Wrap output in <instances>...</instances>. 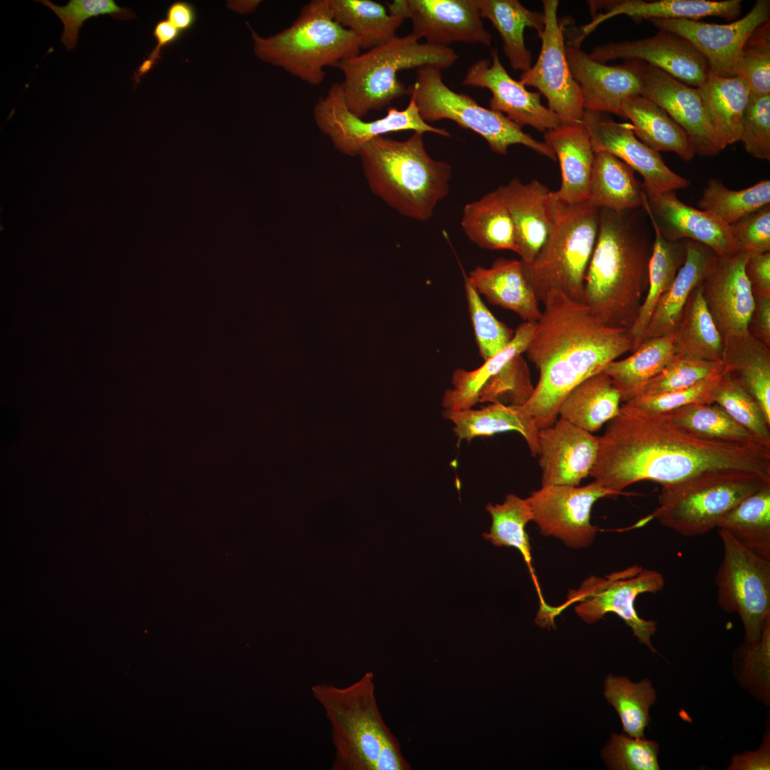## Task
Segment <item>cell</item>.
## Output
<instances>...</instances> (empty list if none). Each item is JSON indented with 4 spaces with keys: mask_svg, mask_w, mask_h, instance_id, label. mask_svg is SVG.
Masks as SVG:
<instances>
[{
    "mask_svg": "<svg viewBox=\"0 0 770 770\" xmlns=\"http://www.w3.org/2000/svg\"><path fill=\"white\" fill-rule=\"evenodd\" d=\"M734 471L770 478V446L697 436L665 413L624 403L599 437L590 476L617 496L639 481L667 488L704 475Z\"/></svg>",
    "mask_w": 770,
    "mask_h": 770,
    "instance_id": "obj_1",
    "label": "cell"
},
{
    "mask_svg": "<svg viewBox=\"0 0 770 770\" xmlns=\"http://www.w3.org/2000/svg\"><path fill=\"white\" fill-rule=\"evenodd\" d=\"M525 351L539 379L523 404L539 429L552 426L568 394L612 361L633 351L630 329L603 324L583 302L551 291Z\"/></svg>",
    "mask_w": 770,
    "mask_h": 770,
    "instance_id": "obj_2",
    "label": "cell"
},
{
    "mask_svg": "<svg viewBox=\"0 0 770 770\" xmlns=\"http://www.w3.org/2000/svg\"><path fill=\"white\" fill-rule=\"evenodd\" d=\"M637 210L617 212L600 208L598 233L585 276L583 303L610 327H632L648 287L654 237Z\"/></svg>",
    "mask_w": 770,
    "mask_h": 770,
    "instance_id": "obj_3",
    "label": "cell"
},
{
    "mask_svg": "<svg viewBox=\"0 0 770 770\" xmlns=\"http://www.w3.org/2000/svg\"><path fill=\"white\" fill-rule=\"evenodd\" d=\"M374 675L365 672L343 687L316 684L314 698L331 727V770H410L400 744L385 724L375 696Z\"/></svg>",
    "mask_w": 770,
    "mask_h": 770,
    "instance_id": "obj_4",
    "label": "cell"
},
{
    "mask_svg": "<svg viewBox=\"0 0 770 770\" xmlns=\"http://www.w3.org/2000/svg\"><path fill=\"white\" fill-rule=\"evenodd\" d=\"M423 135L414 132L402 141L379 136L366 143L358 155L372 192L401 215L419 221L433 215L449 192L452 175L451 164L426 152Z\"/></svg>",
    "mask_w": 770,
    "mask_h": 770,
    "instance_id": "obj_5",
    "label": "cell"
},
{
    "mask_svg": "<svg viewBox=\"0 0 770 770\" xmlns=\"http://www.w3.org/2000/svg\"><path fill=\"white\" fill-rule=\"evenodd\" d=\"M550 226L535 260L523 262L538 299L551 291L583 302L585 276L595 246L600 208L590 201L569 204L550 192ZM522 261V260H521Z\"/></svg>",
    "mask_w": 770,
    "mask_h": 770,
    "instance_id": "obj_6",
    "label": "cell"
},
{
    "mask_svg": "<svg viewBox=\"0 0 770 770\" xmlns=\"http://www.w3.org/2000/svg\"><path fill=\"white\" fill-rule=\"evenodd\" d=\"M251 29L255 55L312 86L325 78L324 68L360 53L357 36L332 16L329 0H312L288 28L262 37Z\"/></svg>",
    "mask_w": 770,
    "mask_h": 770,
    "instance_id": "obj_7",
    "label": "cell"
},
{
    "mask_svg": "<svg viewBox=\"0 0 770 770\" xmlns=\"http://www.w3.org/2000/svg\"><path fill=\"white\" fill-rule=\"evenodd\" d=\"M458 54L449 46L420 43L409 34L341 61L337 68L344 74L345 103L349 111L363 119L369 112L380 111L392 101L409 95L399 72L424 66L440 70L453 66Z\"/></svg>",
    "mask_w": 770,
    "mask_h": 770,
    "instance_id": "obj_8",
    "label": "cell"
},
{
    "mask_svg": "<svg viewBox=\"0 0 770 770\" xmlns=\"http://www.w3.org/2000/svg\"><path fill=\"white\" fill-rule=\"evenodd\" d=\"M766 483L770 478L747 472L702 476L662 488L659 506L648 518L684 536L703 535L717 528L731 510Z\"/></svg>",
    "mask_w": 770,
    "mask_h": 770,
    "instance_id": "obj_9",
    "label": "cell"
},
{
    "mask_svg": "<svg viewBox=\"0 0 770 770\" xmlns=\"http://www.w3.org/2000/svg\"><path fill=\"white\" fill-rule=\"evenodd\" d=\"M441 70L424 66L416 69L415 83L409 87L421 118L427 122L441 119L454 121L483 138L490 149L505 155L509 146L523 145L535 153L555 160L552 149L523 131L522 128L504 114L486 108L468 95L457 93L443 81Z\"/></svg>",
    "mask_w": 770,
    "mask_h": 770,
    "instance_id": "obj_10",
    "label": "cell"
},
{
    "mask_svg": "<svg viewBox=\"0 0 770 770\" xmlns=\"http://www.w3.org/2000/svg\"><path fill=\"white\" fill-rule=\"evenodd\" d=\"M664 586V576L658 571L634 565L611 573L605 578L590 577L578 590L569 592L562 605L550 607L548 618H553L571 604L578 602L575 612L587 623L602 619L607 613L616 614L632 629L640 643L656 652L651 637L656 632V623L640 617L635 610L638 595L657 593Z\"/></svg>",
    "mask_w": 770,
    "mask_h": 770,
    "instance_id": "obj_11",
    "label": "cell"
},
{
    "mask_svg": "<svg viewBox=\"0 0 770 770\" xmlns=\"http://www.w3.org/2000/svg\"><path fill=\"white\" fill-rule=\"evenodd\" d=\"M723 558L715 576L717 601L722 610L741 620L745 642H757L770 622V560L750 551L727 531L719 529Z\"/></svg>",
    "mask_w": 770,
    "mask_h": 770,
    "instance_id": "obj_12",
    "label": "cell"
},
{
    "mask_svg": "<svg viewBox=\"0 0 770 770\" xmlns=\"http://www.w3.org/2000/svg\"><path fill=\"white\" fill-rule=\"evenodd\" d=\"M312 113L319 129L330 139L337 150L349 156L358 155L370 140L392 132L414 130L451 136L445 128L432 126L421 118L411 96L405 109L391 107L383 118L365 121L348 108L342 82L331 85L327 93L314 104Z\"/></svg>",
    "mask_w": 770,
    "mask_h": 770,
    "instance_id": "obj_13",
    "label": "cell"
},
{
    "mask_svg": "<svg viewBox=\"0 0 770 770\" xmlns=\"http://www.w3.org/2000/svg\"><path fill=\"white\" fill-rule=\"evenodd\" d=\"M544 29L538 37L541 49L533 66L522 72L519 81L536 88L548 108L565 124L582 123L585 110L579 86L572 76L565 56L563 25L558 20V0L542 1Z\"/></svg>",
    "mask_w": 770,
    "mask_h": 770,
    "instance_id": "obj_14",
    "label": "cell"
},
{
    "mask_svg": "<svg viewBox=\"0 0 770 770\" xmlns=\"http://www.w3.org/2000/svg\"><path fill=\"white\" fill-rule=\"evenodd\" d=\"M615 495L595 481L584 486H542L528 498L533 519L544 535L560 539L571 548L588 546L597 528L590 523L593 504L600 498Z\"/></svg>",
    "mask_w": 770,
    "mask_h": 770,
    "instance_id": "obj_15",
    "label": "cell"
},
{
    "mask_svg": "<svg viewBox=\"0 0 770 770\" xmlns=\"http://www.w3.org/2000/svg\"><path fill=\"white\" fill-rule=\"evenodd\" d=\"M770 1L757 0L742 18L718 24L691 19H650L659 30L676 34L690 42L707 59L711 73L737 76L742 48L761 24L769 21Z\"/></svg>",
    "mask_w": 770,
    "mask_h": 770,
    "instance_id": "obj_16",
    "label": "cell"
},
{
    "mask_svg": "<svg viewBox=\"0 0 770 770\" xmlns=\"http://www.w3.org/2000/svg\"><path fill=\"white\" fill-rule=\"evenodd\" d=\"M389 12L412 21L411 34L426 43L448 46L455 42L490 46L492 37L485 28L476 0H394Z\"/></svg>",
    "mask_w": 770,
    "mask_h": 770,
    "instance_id": "obj_17",
    "label": "cell"
},
{
    "mask_svg": "<svg viewBox=\"0 0 770 770\" xmlns=\"http://www.w3.org/2000/svg\"><path fill=\"white\" fill-rule=\"evenodd\" d=\"M582 123L594 151L607 152L639 173L643 178L645 190L675 191L690 185L689 180L666 165L659 152L636 137L631 124L616 123L602 113L588 110H585Z\"/></svg>",
    "mask_w": 770,
    "mask_h": 770,
    "instance_id": "obj_18",
    "label": "cell"
},
{
    "mask_svg": "<svg viewBox=\"0 0 770 770\" xmlns=\"http://www.w3.org/2000/svg\"><path fill=\"white\" fill-rule=\"evenodd\" d=\"M589 56L603 63L617 58L646 61L695 88L700 86L710 73L706 58L690 42L662 30L645 38L597 46Z\"/></svg>",
    "mask_w": 770,
    "mask_h": 770,
    "instance_id": "obj_19",
    "label": "cell"
},
{
    "mask_svg": "<svg viewBox=\"0 0 770 770\" xmlns=\"http://www.w3.org/2000/svg\"><path fill=\"white\" fill-rule=\"evenodd\" d=\"M491 56L492 62L479 59L468 68L462 85L489 90L490 109L504 114L521 128L530 125L545 132L564 125L557 114L541 103L539 92L528 91L508 73L496 48L491 49Z\"/></svg>",
    "mask_w": 770,
    "mask_h": 770,
    "instance_id": "obj_20",
    "label": "cell"
},
{
    "mask_svg": "<svg viewBox=\"0 0 770 770\" xmlns=\"http://www.w3.org/2000/svg\"><path fill=\"white\" fill-rule=\"evenodd\" d=\"M643 190L642 208L667 240L695 241L707 246L718 256H730L740 252L731 225L685 204L675 191Z\"/></svg>",
    "mask_w": 770,
    "mask_h": 770,
    "instance_id": "obj_21",
    "label": "cell"
},
{
    "mask_svg": "<svg viewBox=\"0 0 770 770\" xmlns=\"http://www.w3.org/2000/svg\"><path fill=\"white\" fill-rule=\"evenodd\" d=\"M565 56L573 78L579 86L584 110L621 115L623 103L641 93L640 61L611 66L597 61L571 42Z\"/></svg>",
    "mask_w": 770,
    "mask_h": 770,
    "instance_id": "obj_22",
    "label": "cell"
},
{
    "mask_svg": "<svg viewBox=\"0 0 770 770\" xmlns=\"http://www.w3.org/2000/svg\"><path fill=\"white\" fill-rule=\"evenodd\" d=\"M749 257L741 251L730 256L717 255L700 284L707 307L722 337L748 332L754 305L745 273Z\"/></svg>",
    "mask_w": 770,
    "mask_h": 770,
    "instance_id": "obj_23",
    "label": "cell"
},
{
    "mask_svg": "<svg viewBox=\"0 0 770 770\" xmlns=\"http://www.w3.org/2000/svg\"><path fill=\"white\" fill-rule=\"evenodd\" d=\"M641 80L640 96L657 103L685 131L696 154L712 157L722 151L707 120L697 88L643 63Z\"/></svg>",
    "mask_w": 770,
    "mask_h": 770,
    "instance_id": "obj_24",
    "label": "cell"
},
{
    "mask_svg": "<svg viewBox=\"0 0 770 770\" xmlns=\"http://www.w3.org/2000/svg\"><path fill=\"white\" fill-rule=\"evenodd\" d=\"M599 437L560 418L539 431L542 486H578L595 463Z\"/></svg>",
    "mask_w": 770,
    "mask_h": 770,
    "instance_id": "obj_25",
    "label": "cell"
},
{
    "mask_svg": "<svg viewBox=\"0 0 770 770\" xmlns=\"http://www.w3.org/2000/svg\"><path fill=\"white\" fill-rule=\"evenodd\" d=\"M510 212L516 238V251L523 262H533L549 233L550 192L537 180L524 183L513 178L498 188Z\"/></svg>",
    "mask_w": 770,
    "mask_h": 770,
    "instance_id": "obj_26",
    "label": "cell"
},
{
    "mask_svg": "<svg viewBox=\"0 0 770 770\" xmlns=\"http://www.w3.org/2000/svg\"><path fill=\"white\" fill-rule=\"evenodd\" d=\"M544 138L560 166L561 185L555 195L569 204L589 201L595 151L585 125L565 124L545 131Z\"/></svg>",
    "mask_w": 770,
    "mask_h": 770,
    "instance_id": "obj_27",
    "label": "cell"
},
{
    "mask_svg": "<svg viewBox=\"0 0 770 770\" xmlns=\"http://www.w3.org/2000/svg\"><path fill=\"white\" fill-rule=\"evenodd\" d=\"M467 279L479 294L524 322L535 323L540 319V302L526 279L521 260L498 258L490 267H476Z\"/></svg>",
    "mask_w": 770,
    "mask_h": 770,
    "instance_id": "obj_28",
    "label": "cell"
},
{
    "mask_svg": "<svg viewBox=\"0 0 770 770\" xmlns=\"http://www.w3.org/2000/svg\"><path fill=\"white\" fill-rule=\"evenodd\" d=\"M607 11L593 18L583 27L578 39L582 41L600 24L618 15H626L635 21L650 19H691L699 20L707 16H717L729 21L734 20L741 10V1L708 0H623L602 3Z\"/></svg>",
    "mask_w": 770,
    "mask_h": 770,
    "instance_id": "obj_29",
    "label": "cell"
},
{
    "mask_svg": "<svg viewBox=\"0 0 770 770\" xmlns=\"http://www.w3.org/2000/svg\"><path fill=\"white\" fill-rule=\"evenodd\" d=\"M685 262L670 287L658 301L642 342L674 334L689 296L717 257L703 244L689 240H685Z\"/></svg>",
    "mask_w": 770,
    "mask_h": 770,
    "instance_id": "obj_30",
    "label": "cell"
},
{
    "mask_svg": "<svg viewBox=\"0 0 770 770\" xmlns=\"http://www.w3.org/2000/svg\"><path fill=\"white\" fill-rule=\"evenodd\" d=\"M443 416L453 423L460 440L515 431L523 436L533 456L538 455L540 429L523 405L491 403L478 409L444 410Z\"/></svg>",
    "mask_w": 770,
    "mask_h": 770,
    "instance_id": "obj_31",
    "label": "cell"
},
{
    "mask_svg": "<svg viewBox=\"0 0 770 770\" xmlns=\"http://www.w3.org/2000/svg\"><path fill=\"white\" fill-rule=\"evenodd\" d=\"M707 120L722 150L739 141L741 121L751 96L739 76L721 77L709 73L699 87Z\"/></svg>",
    "mask_w": 770,
    "mask_h": 770,
    "instance_id": "obj_32",
    "label": "cell"
},
{
    "mask_svg": "<svg viewBox=\"0 0 770 770\" xmlns=\"http://www.w3.org/2000/svg\"><path fill=\"white\" fill-rule=\"evenodd\" d=\"M724 370L759 404L770 421V348L749 332L723 337Z\"/></svg>",
    "mask_w": 770,
    "mask_h": 770,
    "instance_id": "obj_33",
    "label": "cell"
},
{
    "mask_svg": "<svg viewBox=\"0 0 770 770\" xmlns=\"http://www.w3.org/2000/svg\"><path fill=\"white\" fill-rule=\"evenodd\" d=\"M632 122L635 135L652 149L672 152L689 161L696 155L685 131L654 102L640 95L627 99L621 115Z\"/></svg>",
    "mask_w": 770,
    "mask_h": 770,
    "instance_id": "obj_34",
    "label": "cell"
},
{
    "mask_svg": "<svg viewBox=\"0 0 770 770\" xmlns=\"http://www.w3.org/2000/svg\"><path fill=\"white\" fill-rule=\"evenodd\" d=\"M476 1L481 16L488 19L500 34L511 68L522 72L528 70L532 53L525 46L524 30L535 29L540 36L544 29L543 13L531 11L517 0Z\"/></svg>",
    "mask_w": 770,
    "mask_h": 770,
    "instance_id": "obj_35",
    "label": "cell"
},
{
    "mask_svg": "<svg viewBox=\"0 0 770 770\" xmlns=\"http://www.w3.org/2000/svg\"><path fill=\"white\" fill-rule=\"evenodd\" d=\"M620 402L619 389L602 371L587 378L568 394L558 416L592 433L617 415Z\"/></svg>",
    "mask_w": 770,
    "mask_h": 770,
    "instance_id": "obj_36",
    "label": "cell"
},
{
    "mask_svg": "<svg viewBox=\"0 0 770 770\" xmlns=\"http://www.w3.org/2000/svg\"><path fill=\"white\" fill-rule=\"evenodd\" d=\"M644 190L627 164L605 152H595L589 201L617 212L642 208Z\"/></svg>",
    "mask_w": 770,
    "mask_h": 770,
    "instance_id": "obj_37",
    "label": "cell"
},
{
    "mask_svg": "<svg viewBox=\"0 0 770 770\" xmlns=\"http://www.w3.org/2000/svg\"><path fill=\"white\" fill-rule=\"evenodd\" d=\"M654 231L653 246L649 263L648 287L637 317L630 329L635 351L642 342L658 301L670 287L686 260L685 240L672 241L664 238L650 221Z\"/></svg>",
    "mask_w": 770,
    "mask_h": 770,
    "instance_id": "obj_38",
    "label": "cell"
},
{
    "mask_svg": "<svg viewBox=\"0 0 770 770\" xmlns=\"http://www.w3.org/2000/svg\"><path fill=\"white\" fill-rule=\"evenodd\" d=\"M461 224L467 237L482 248L516 251L513 222L498 188L466 204Z\"/></svg>",
    "mask_w": 770,
    "mask_h": 770,
    "instance_id": "obj_39",
    "label": "cell"
},
{
    "mask_svg": "<svg viewBox=\"0 0 770 770\" xmlns=\"http://www.w3.org/2000/svg\"><path fill=\"white\" fill-rule=\"evenodd\" d=\"M628 357L610 362L603 370L619 389L621 401L633 399L674 356V334L645 339Z\"/></svg>",
    "mask_w": 770,
    "mask_h": 770,
    "instance_id": "obj_40",
    "label": "cell"
},
{
    "mask_svg": "<svg viewBox=\"0 0 770 770\" xmlns=\"http://www.w3.org/2000/svg\"><path fill=\"white\" fill-rule=\"evenodd\" d=\"M535 323L524 322L514 332L510 342L501 351L485 360L476 369H458L452 376V388L442 399L446 410H464L478 404L479 392L486 381L514 356L525 352L533 336Z\"/></svg>",
    "mask_w": 770,
    "mask_h": 770,
    "instance_id": "obj_41",
    "label": "cell"
},
{
    "mask_svg": "<svg viewBox=\"0 0 770 770\" xmlns=\"http://www.w3.org/2000/svg\"><path fill=\"white\" fill-rule=\"evenodd\" d=\"M674 349L676 354L722 361L723 337L707 307L700 284L689 296L674 332Z\"/></svg>",
    "mask_w": 770,
    "mask_h": 770,
    "instance_id": "obj_42",
    "label": "cell"
},
{
    "mask_svg": "<svg viewBox=\"0 0 770 770\" xmlns=\"http://www.w3.org/2000/svg\"><path fill=\"white\" fill-rule=\"evenodd\" d=\"M329 6L335 21L354 33L366 51L395 38L404 21L371 0H329Z\"/></svg>",
    "mask_w": 770,
    "mask_h": 770,
    "instance_id": "obj_43",
    "label": "cell"
},
{
    "mask_svg": "<svg viewBox=\"0 0 770 770\" xmlns=\"http://www.w3.org/2000/svg\"><path fill=\"white\" fill-rule=\"evenodd\" d=\"M717 528L744 547L770 560V483L745 498L720 521Z\"/></svg>",
    "mask_w": 770,
    "mask_h": 770,
    "instance_id": "obj_44",
    "label": "cell"
},
{
    "mask_svg": "<svg viewBox=\"0 0 770 770\" xmlns=\"http://www.w3.org/2000/svg\"><path fill=\"white\" fill-rule=\"evenodd\" d=\"M486 510L491 515L492 524L489 532L484 533L483 537L494 545L514 547L518 550L528 565L535 585L540 592L531 563V547L525 530L528 523L533 519L528 499L509 494L503 503H488Z\"/></svg>",
    "mask_w": 770,
    "mask_h": 770,
    "instance_id": "obj_45",
    "label": "cell"
},
{
    "mask_svg": "<svg viewBox=\"0 0 770 770\" xmlns=\"http://www.w3.org/2000/svg\"><path fill=\"white\" fill-rule=\"evenodd\" d=\"M770 205V180H761L742 190H731L719 179H709L699 209L732 225L744 217Z\"/></svg>",
    "mask_w": 770,
    "mask_h": 770,
    "instance_id": "obj_46",
    "label": "cell"
},
{
    "mask_svg": "<svg viewBox=\"0 0 770 770\" xmlns=\"http://www.w3.org/2000/svg\"><path fill=\"white\" fill-rule=\"evenodd\" d=\"M604 694L620 716L624 732L633 737H643L650 722V707L657 697L652 682L645 679L635 683L627 677L608 674Z\"/></svg>",
    "mask_w": 770,
    "mask_h": 770,
    "instance_id": "obj_47",
    "label": "cell"
},
{
    "mask_svg": "<svg viewBox=\"0 0 770 770\" xmlns=\"http://www.w3.org/2000/svg\"><path fill=\"white\" fill-rule=\"evenodd\" d=\"M665 414L675 424L697 436L718 441L761 443L716 404H690Z\"/></svg>",
    "mask_w": 770,
    "mask_h": 770,
    "instance_id": "obj_48",
    "label": "cell"
},
{
    "mask_svg": "<svg viewBox=\"0 0 770 770\" xmlns=\"http://www.w3.org/2000/svg\"><path fill=\"white\" fill-rule=\"evenodd\" d=\"M712 401L761 443L770 446V421L756 401L724 370L712 393Z\"/></svg>",
    "mask_w": 770,
    "mask_h": 770,
    "instance_id": "obj_49",
    "label": "cell"
},
{
    "mask_svg": "<svg viewBox=\"0 0 770 770\" xmlns=\"http://www.w3.org/2000/svg\"><path fill=\"white\" fill-rule=\"evenodd\" d=\"M723 372L722 361L675 354L663 370L647 381L635 397L658 395L686 389Z\"/></svg>",
    "mask_w": 770,
    "mask_h": 770,
    "instance_id": "obj_50",
    "label": "cell"
},
{
    "mask_svg": "<svg viewBox=\"0 0 770 770\" xmlns=\"http://www.w3.org/2000/svg\"><path fill=\"white\" fill-rule=\"evenodd\" d=\"M533 389L528 366L522 354H519L486 381L479 392L478 403L523 405Z\"/></svg>",
    "mask_w": 770,
    "mask_h": 770,
    "instance_id": "obj_51",
    "label": "cell"
},
{
    "mask_svg": "<svg viewBox=\"0 0 770 770\" xmlns=\"http://www.w3.org/2000/svg\"><path fill=\"white\" fill-rule=\"evenodd\" d=\"M38 1L51 9L63 24L61 41L68 51L76 47L78 31L88 19L104 15L119 20L136 18L132 9L120 7L113 0H70L63 6H56L48 0Z\"/></svg>",
    "mask_w": 770,
    "mask_h": 770,
    "instance_id": "obj_52",
    "label": "cell"
},
{
    "mask_svg": "<svg viewBox=\"0 0 770 770\" xmlns=\"http://www.w3.org/2000/svg\"><path fill=\"white\" fill-rule=\"evenodd\" d=\"M463 273L468 309L481 357L486 360L504 349L514 332L498 320L482 301Z\"/></svg>",
    "mask_w": 770,
    "mask_h": 770,
    "instance_id": "obj_53",
    "label": "cell"
},
{
    "mask_svg": "<svg viewBox=\"0 0 770 770\" xmlns=\"http://www.w3.org/2000/svg\"><path fill=\"white\" fill-rule=\"evenodd\" d=\"M737 76L747 83L751 94H770V21L757 27L744 43Z\"/></svg>",
    "mask_w": 770,
    "mask_h": 770,
    "instance_id": "obj_54",
    "label": "cell"
},
{
    "mask_svg": "<svg viewBox=\"0 0 770 770\" xmlns=\"http://www.w3.org/2000/svg\"><path fill=\"white\" fill-rule=\"evenodd\" d=\"M659 745L643 737L612 733L602 751L609 769L616 770H658Z\"/></svg>",
    "mask_w": 770,
    "mask_h": 770,
    "instance_id": "obj_55",
    "label": "cell"
},
{
    "mask_svg": "<svg viewBox=\"0 0 770 770\" xmlns=\"http://www.w3.org/2000/svg\"><path fill=\"white\" fill-rule=\"evenodd\" d=\"M739 141L752 157L770 160V94H751L742 118Z\"/></svg>",
    "mask_w": 770,
    "mask_h": 770,
    "instance_id": "obj_56",
    "label": "cell"
},
{
    "mask_svg": "<svg viewBox=\"0 0 770 770\" xmlns=\"http://www.w3.org/2000/svg\"><path fill=\"white\" fill-rule=\"evenodd\" d=\"M741 655L743 659L739 679L744 687L764 702L769 701L770 622L763 629L760 639L744 643Z\"/></svg>",
    "mask_w": 770,
    "mask_h": 770,
    "instance_id": "obj_57",
    "label": "cell"
},
{
    "mask_svg": "<svg viewBox=\"0 0 770 770\" xmlns=\"http://www.w3.org/2000/svg\"><path fill=\"white\" fill-rule=\"evenodd\" d=\"M722 374L686 389L658 395L637 396L625 403L658 414L670 412L690 404H712V393Z\"/></svg>",
    "mask_w": 770,
    "mask_h": 770,
    "instance_id": "obj_58",
    "label": "cell"
},
{
    "mask_svg": "<svg viewBox=\"0 0 770 770\" xmlns=\"http://www.w3.org/2000/svg\"><path fill=\"white\" fill-rule=\"evenodd\" d=\"M740 251L754 255L770 252V205L731 225Z\"/></svg>",
    "mask_w": 770,
    "mask_h": 770,
    "instance_id": "obj_59",
    "label": "cell"
},
{
    "mask_svg": "<svg viewBox=\"0 0 770 770\" xmlns=\"http://www.w3.org/2000/svg\"><path fill=\"white\" fill-rule=\"evenodd\" d=\"M153 34L156 44L135 72L134 79L136 83L158 63L163 48L175 43L183 35L166 19L160 20L155 25Z\"/></svg>",
    "mask_w": 770,
    "mask_h": 770,
    "instance_id": "obj_60",
    "label": "cell"
},
{
    "mask_svg": "<svg viewBox=\"0 0 770 770\" xmlns=\"http://www.w3.org/2000/svg\"><path fill=\"white\" fill-rule=\"evenodd\" d=\"M753 295L754 305L748 324V332L770 348V294Z\"/></svg>",
    "mask_w": 770,
    "mask_h": 770,
    "instance_id": "obj_61",
    "label": "cell"
},
{
    "mask_svg": "<svg viewBox=\"0 0 770 770\" xmlns=\"http://www.w3.org/2000/svg\"><path fill=\"white\" fill-rule=\"evenodd\" d=\"M745 273L753 294H770V252L751 255Z\"/></svg>",
    "mask_w": 770,
    "mask_h": 770,
    "instance_id": "obj_62",
    "label": "cell"
},
{
    "mask_svg": "<svg viewBox=\"0 0 770 770\" xmlns=\"http://www.w3.org/2000/svg\"><path fill=\"white\" fill-rule=\"evenodd\" d=\"M729 770L770 769V738L766 734L761 746L756 751H747L732 757Z\"/></svg>",
    "mask_w": 770,
    "mask_h": 770,
    "instance_id": "obj_63",
    "label": "cell"
},
{
    "mask_svg": "<svg viewBox=\"0 0 770 770\" xmlns=\"http://www.w3.org/2000/svg\"><path fill=\"white\" fill-rule=\"evenodd\" d=\"M166 18V20L183 34L195 26L197 21V11L189 2L175 1L167 9Z\"/></svg>",
    "mask_w": 770,
    "mask_h": 770,
    "instance_id": "obj_64",
    "label": "cell"
}]
</instances>
